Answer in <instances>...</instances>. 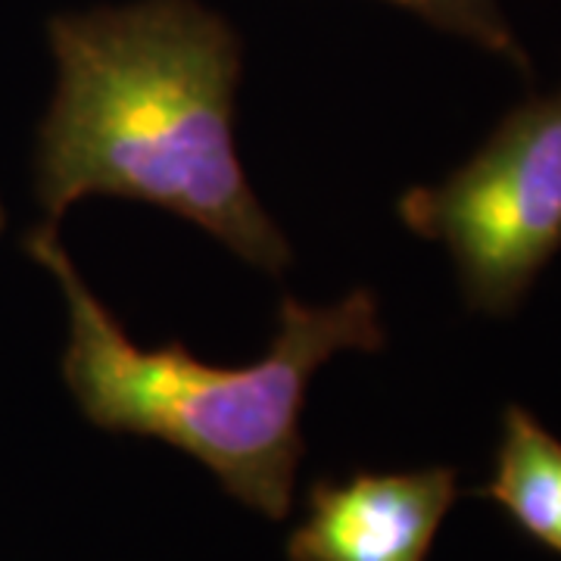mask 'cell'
<instances>
[{
  "instance_id": "obj_7",
  "label": "cell",
  "mask_w": 561,
  "mask_h": 561,
  "mask_svg": "<svg viewBox=\"0 0 561 561\" xmlns=\"http://www.w3.org/2000/svg\"><path fill=\"white\" fill-rule=\"evenodd\" d=\"M3 228H7V209H3V201H0V234H3Z\"/></svg>"
},
{
  "instance_id": "obj_4",
  "label": "cell",
  "mask_w": 561,
  "mask_h": 561,
  "mask_svg": "<svg viewBox=\"0 0 561 561\" xmlns=\"http://www.w3.org/2000/svg\"><path fill=\"white\" fill-rule=\"evenodd\" d=\"M456 500L459 471L449 465L319 478L302 522L287 534L284 559L427 561Z\"/></svg>"
},
{
  "instance_id": "obj_2",
  "label": "cell",
  "mask_w": 561,
  "mask_h": 561,
  "mask_svg": "<svg viewBox=\"0 0 561 561\" xmlns=\"http://www.w3.org/2000/svg\"><path fill=\"white\" fill-rule=\"evenodd\" d=\"M25 253L60 284L69 309L62 381L81 419L106 434L160 440L219 481L243 508L284 522L302 453V409L312 375L337 353H378L387 343L381 302L356 287L324 306L284 297L265 356L241 368L201 362L181 341L144 350L88 287L44 221Z\"/></svg>"
},
{
  "instance_id": "obj_1",
  "label": "cell",
  "mask_w": 561,
  "mask_h": 561,
  "mask_svg": "<svg viewBox=\"0 0 561 561\" xmlns=\"http://www.w3.org/2000/svg\"><path fill=\"white\" fill-rule=\"evenodd\" d=\"M54 98L32 181L47 221L88 197H125L194 221L247 265L280 278L294 250L234 147L243 50L201 0H131L47 22Z\"/></svg>"
},
{
  "instance_id": "obj_3",
  "label": "cell",
  "mask_w": 561,
  "mask_h": 561,
  "mask_svg": "<svg viewBox=\"0 0 561 561\" xmlns=\"http://www.w3.org/2000/svg\"><path fill=\"white\" fill-rule=\"evenodd\" d=\"M397 216L446 250L471 312H518L561 253V88L505 113L456 172L405 191Z\"/></svg>"
},
{
  "instance_id": "obj_6",
  "label": "cell",
  "mask_w": 561,
  "mask_h": 561,
  "mask_svg": "<svg viewBox=\"0 0 561 561\" xmlns=\"http://www.w3.org/2000/svg\"><path fill=\"white\" fill-rule=\"evenodd\" d=\"M383 3L409 10L427 25L449 32L456 38L471 41L490 50L493 57L512 62L524 76H530V57L524 54L496 0H383Z\"/></svg>"
},
{
  "instance_id": "obj_5",
  "label": "cell",
  "mask_w": 561,
  "mask_h": 561,
  "mask_svg": "<svg viewBox=\"0 0 561 561\" xmlns=\"http://www.w3.org/2000/svg\"><path fill=\"white\" fill-rule=\"evenodd\" d=\"M471 493L561 559V440L530 409L518 402L502 409L493 474Z\"/></svg>"
}]
</instances>
